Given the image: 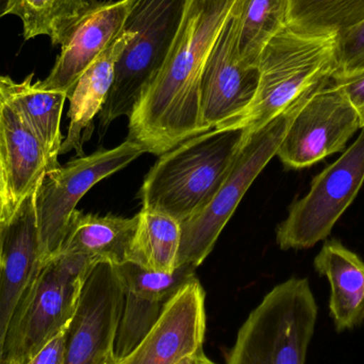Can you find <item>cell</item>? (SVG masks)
Wrapping results in <instances>:
<instances>
[{"label":"cell","instance_id":"11","mask_svg":"<svg viewBox=\"0 0 364 364\" xmlns=\"http://www.w3.org/2000/svg\"><path fill=\"white\" fill-rule=\"evenodd\" d=\"M124 306L125 287L119 267L95 263L70 322L63 364H98L114 352Z\"/></svg>","mask_w":364,"mask_h":364},{"label":"cell","instance_id":"28","mask_svg":"<svg viewBox=\"0 0 364 364\" xmlns=\"http://www.w3.org/2000/svg\"><path fill=\"white\" fill-rule=\"evenodd\" d=\"M331 82L343 92L359 117L361 128L364 127V68L348 72H336Z\"/></svg>","mask_w":364,"mask_h":364},{"label":"cell","instance_id":"8","mask_svg":"<svg viewBox=\"0 0 364 364\" xmlns=\"http://www.w3.org/2000/svg\"><path fill=\"white\" fill-rule=\"evenodd\" d=\"M146 153L134 141L100 149L49 171L36 190V218L43 262L59 254L68 223L80 199L102 179Z\"/></svg>","mask_w":364,"mask_h":364},{"label":"cell","instance_id":"25","mask_svg":"<svg viewBox=\"0 0 364 364\" xmlns=\"http://www.w3.org/2000/svg\"><path fill=\"white\" fill-rule=\"evenodd\" d=\"M196 269L191 263L179 265L172 273L149 271L132 262L119 267L126 293L164 305L182 287L197 278Z\"/></svg>","mask_w":364,"mask_h":364},{"label":"cell","instance_id":"33","mask_svg":"<svg viewBox=\"0 0 364 364\" xmlns=\"http://www.w3.org/2000/svg\"><path fill=\"white\" fill-rule=\"evenodd\" d=\"M6 4H8V0H0V18L6 16Z\"/></svg>","mask_w":364,"mask_h":364},{"label":"cell","instance_id":"16","mask_svg":"<svg viewBox=\"0 0 364 364\" xmlns=\"http://www.w3.org/2000/svg\"><path fill=\"white\" fill-rule=\"evenodd\" d=\"M0 161L12 211L51 170L42 143L0 87Z\"/></svg>","mask_w":364,"mask_h":364},{"label":"cell","instance_id":"35","mask_svg":"<svg viewBox=\"0 0 364 364\" xmlns=\"http://www.w3.org/2000/svg\"><path fill=\"white\" fill-rule=\"evenodd\" d=\"M1 226H0V252H1Z\"/></svg>","mask_w":364,"mask_h":364},{"label":"cell","instance_id":"31","mask_svg":"<svg viewBox=\"0 0 364 364\" xmlns=\"http://www.w3.org/2000/svg\"><path fill=\"white\" fill-rule=\"evenodd\" d=\"M192 364H216L214 363L213 361L210 360L205 354H203V350L201 352L197 353L196 355L192 357Z\"/></svg>","mask_w":364,"mask_h":364},{"label":"cell","instance_id":"30","mask_svg":"<svg viewBox=\"0 0 364 364\" xmlns=\"http://www.w3.org/2000/svg\"><path fill=\"white\" fill-rule=\"evenodd\" d=\"M12 213L6 176H4V168H2L1 161H0V226L11 218Z\"/></svg>","mask_w":364,"mask_h":364},{"label":"cell","instance_id":"20","mask_svg":"<svg viewBox=\"0 0 364 364\" xmlns=\"http://www.w3.org/2000/svg\"><path fill=\"white\" fill-rule=\"evenodd\" d=\"M33 77L31 73L16 82L10 76L0 75V87L42 143L53 171L60 166L58 158L64 141L61 117L68 95L42 89L38 80L33 82Z\"/></svg>","mask_w":364,"mask_h":364},{"label":"cell","instance_id":"14","mask_svg":"<svg viewBox=\"0 0 364 364\" xmlns=\"http://www.w3.org/2000/svg\"><path fill=\"white\" fill-rule=\"evenodd\" d=\"M205 292L197 278L171 297L142 341L119 364H175L203 350Z\"/></svg>","mask_w":364,"mask_h":364},{"label":"cell","instance_id":"18","mask_svg":"<svg viewBox=\"0 0 364 364\" xmlns=\"http://www.w3.org/2000/svg\"><path fill=\"white\" fill-rule=\"evenodd\" d=\"M314 269L331 286L329 314L338 333L364 323V261L337 239H329L314 258Z\"/></svg>","mask_w":364,"mask_h":364},{"label":"cell","instance_id":"12","mask_svg":"<svg viewBox=\"0 0 364 364\" xmlns=\"http://www.w3.org/2000/svg\"><path fill=\"white\" fill-rule=\"evenodd\" d=\"M240 4L241 0L223 28L201 77V117L210 130L225 127L241 117L258 89V66L248 65L240 57Z\"/></svg>","mask_w":364,"mask_h":364},{"label":"cell","instance_id":"32","mask_svg":"<svg viewBox=\"0 0 364 364\" xmlns=\"http://www.w3.org/2000/svg\"><path fill=\"white\" fill-rule=\"evenodd\" d=\"M121 363V360L117 358L115 356L114 352L110 353V354L107 355L102 361H100L98 364H119Z\"/></svg>","mask_w":364,"mask_h":364},{"label":"cell","instance_id":"1","mask_svg":"<svg viewBox=\"0 0 364 364\" xmlns=\"http://www.w3.org/2000/svg\"><path fill=\"white\" fill-rule=\"evenodd\" d=\"M239 1L186 0L168 59L128 117V140L160 157L184 141L209 132L201 117V77Z\"/></svg>","mask_w":364,"mask_h":364},{"label":"cell","instance_id":"23","mask_svg":"<svg viewBox=\"0 0 364 364\" xmlns=\"http://www.w3.org/2000/svg\"><path fill=\"white\" fill-rule=\"evenodd\" d=\"M364 21V0H289L287 27L304 34H340Z\"/></svg>","mask_w":364,"mask_h":364},{"label":"cell","instance_id":"9","mask_svg":"<svg viewBox=\"0 0 364 364\" xmlns=\"http://www.w3.org/2000/svg\"><path fill=\"white\" fill-rule=\"evenodd\" d=\"M364 182V127L343 155L314 177L309 192L289 208L276 230L282 250H305L326 240Z\"/></svg>","mask_w":364,"mask_h":364},{"label":"cell","instance_id":"10","mask_svg":"<svg viewBox=\"0 0 364 364\" xmlns=\"http://www.w3.org/2000/svg\"><path fill=\"white\" fill-rule=\"evenodd\" d=\"M354 107L331 80L306 100L278 149L287 168H310L325 158L341 153L360 129Z\"/></svg>","mask_w":364,"mask_h":364},{"label":"cell","instance_id":"24","mask_svg":"<svg viewBox=\"0 0 364 364\" xmlns=\"http://www.w3.org/2000/svg\"><path fill=\"white\" fill-rule=\"evenodd\" d=\"M289 0H241L237 47L241 59L258 66L269 41L287 27Z\"/></svg>","mask_w":364,"mask_h":364},{"label":"cell","instance_id":"19","mask_svg":"<svg viewBox=\"0 0 364 364\" xmlns=\"http://www.w3.org/2000/svg\"><path fill=\"white\" fill-rule=\"evenodd\" d=\"M138 223V214L134 218L100 216L75 210L59 254L80 255L93 263L119 267L129 262Z\"/></svg>","mask_w":364,"mask_h":364},{"label":"cell","instance_id":"26","mask_svg":"<svg viewBox=\"0 0 364 364\" xmlns=\"http://www.w3.org/2000/svg\"><path fill=\"white\" fill-rule=\"evenodd\" d=\"M164 306L125 292V306L114 343L119 360H123L142 341L157 322Z\"/></svg>","mask_w":364,"mask_h":364},{"label":"cell","instance_id":"13","mask_svg":"<svg viewBox=\"0 0 364 364\" xmlns=\"http://www.w3.org/2000/svg\"><path fill=\"white\" fill-rule=\"evenodd\" d=\"M36 191L28 195L1 226L0 252V364L13 316L42 269Z\"/></svg>","mask_w":364,"mask_h":364},{"label":"cell","instance_id":"3","mask_svg":"<svg viewBox=\"0 0 364 364\" xmlns=\"http://www.w3.org/2000/svg\"><path fill=\"white\" fill-rule=\"evenodd\" d=\"M338 34H304L288 27L264 47L256 96L247 110L223 128L260 129L337 72ZM222 129V128H220Z\"/></svg>","mask_w":364,"mask_h":364},{"label":"cell","instance_id":"4","mask_svg":"<svg viewBox=\"0 0 364 364\" xmlns=\"http://www.w3.org/2000/svg\"><path fill=\"white\" fill-rule=\"evenodd\" d=\"M318 314L307 278L278 284L239 329L227 364H306Z\"/></svg>","mask_w":364,"mask_h":364},{"label":"cell","instance_id":"15","mask_svg":"<svg viewBox=\"0 0 364 364\" xmlns=\"http://www.w3.org/2000/svg\"><path fill=\"white\" fill-rule=\"evenodd\" d=\"M136 0H91L90 8L61 45L53 70L38 85L70 95L83 73L123 31Z\"/></svg>","mask_w":364,"mask_h":364},{"label":"cell","instance_id":"2","mask_svg":"<svg viewBox=\"0 0 364 364\" xmlns=\"http://www.w3.org/2000/svg\"><path fill=\"white\" fill-rule=\"evenodd\" d=\"M245 138L243 128H214L160 156L139 192L143 207L181 224L200 213L228 176Z\"/></svg>","mask_w":364,"mask_h":364},{"label":"cell","instance_id":"27","mask_svg":"<svg viewBox=\"0 0 364 364\" xmlns=\"http://www.w3.org/2000/svg\"><path fill=\"white\" fill-rule=\"evenodd\" d=\"M337 72L364 68V21L338 34Z\"/></svg>","mask_w":364,"mask_h":364},{"label":"cell","instance_id":"34","mask_svg":"<svg viewBox=\"0 0 364 364\" xmlns=\"http://www.w3.org/2000/svg\"><path fill=\"white\" fill-rule=\"evenodd\" d=\"M175 364H192V357H186V358L181 359V361Z\"/></svg>","mask_w":364,"mask_h":364},{"label":"cell","instance_id":"5","mask_svg":"<svg viewBox=\"0 0 364 364\" xmlns=\"http://www.w3.org/2000/svg\"><path fill=\"white\" fill-rule=\"evenodd\" d=\"M186 0H136L125 29L134 32L115 65L114 79L100 113V136L113 121L132 114L164 68L183 17Z\"/></svg>","mask_w":364,"mask_h":364},{"label":"cell","instance_id":"7","mask_svg":"<svg viewBox=\"0 0 364 364\" xmlns=\"http://www.w3.org/2000/svg\"><path fill=\"white\" fill-rule=\"evenodd\" d=\"M316 89L299 98L264 127L246 134L228 176L211 203L200 213L182 223L177 267L191 263L198 267L209 256L240 201L272 158L275 157L293 119Z\"/></svg>","mask_w":364,"mask_h":364},{"label":"cell","instance_id":"29","mask_svg":"<svg viewBox=\"0 0 364 364\" xmlns=\"http://www.w3.org/2000/svg\"><path fill=\"white\" fill-rule=\"evenodd\" d=\"M70 325L64 326L25 364H63Z\"/></svg>","mask_w":364,"mask_h":364},{"label":"cell","instance_id":"22","mask_svg":"<svg viewBox=\"0 0 364 364\" xmlns=\"http://www.w3.org/2000/svg\"><path fill=\"white\" fill-rule=\"evenodd\" d=\"M90 4L91 0H8L6 16L21 19L26 41L46 36L53 46H61Z\"/></svg>","mask_w":364,"mask_h":364},{"label":"cell","instance_id":"6","mask_svg":"<svg viewBox=\"0 0 364 364\" xmlns=\"http://www.w3.org/2000/svg\"><path fill=\"white\" fill-rule=\"evenodd\" d=\"M95 263L59 254L43 264L6 333L2 364L27 363L74 318L83 284Z\"/></svg>","mask_w":364,"mask_h":364},{"label":"cell","instance_id":"17","mask_svg":"<svg viewBox=\"0 0 364 364\" xmlns=\"http://www.w3.org/2000/svg\"><path fill=\"white\" fill-rule=\"evenodd\" d=\"M134 36V31L124 28L117 40L102 51L77 81L68 96L70 126L60 156L72 151H76L78 157L85 156L82 147L93 132L94 117L104 108L114 79L115 65Z\"/></svg>","mask_w":364,"mask_h":364},{"label":"cell","instance_id":"21","mask_svg":"<svg viewBox=\"0 0 364 364\" xmlns=\"http://www.w3.org/2000/svg\"><path fill=\"white\" fill-rule=\"evenodd\" d=\"M129 262L149 271L172 273L177 269L181 224L168 214L142 208Z\"/></svg>","mask_w":364,"mask_h":364}]
</instances>
